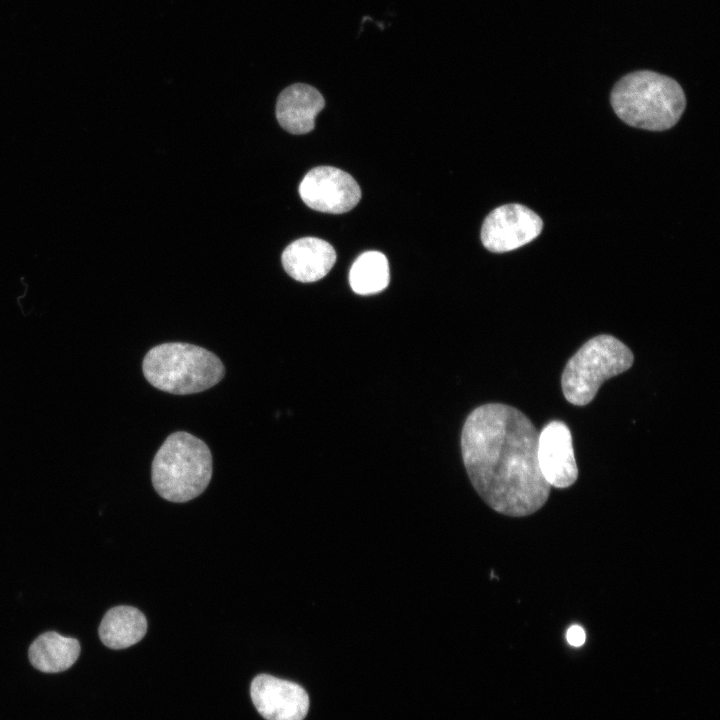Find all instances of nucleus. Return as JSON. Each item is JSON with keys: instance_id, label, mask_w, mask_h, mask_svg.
<instances>
[{"instance_id": "obj_15", "label": "nucleus", "mask_w": 720, "mask_h": 720, "mask_svg": "<svg viewBox=\"0 0 720 720\" xmlns=\"http://www.w3.org/2000/svg\"><path fill=\"white\" fill-rule=\"evenodd\" d=\"M568 643L574 647L584 644L586 635L584 629L579 625H572L566 633Z\"/></svg>"}, {"instance_id": "obj_2", "label": "nucleus", "mask_w": 720, "mask_h": 720, "mask_svg": "<svg viewBox=\"0 0 720 720\" xmlns=\"http://www.w3.org/2000/svg\"><path fill=\"white\" fill-rule=\"evenodd\" d=\"M611 104L626 124L662 131L677 123L686 100L683 89L674 79L642 70L625 75L615 84Z\"/></svg>"}, {"instance_id": "obj_4", "label": "nucleus", "mask_w": 720, "mask_h": 720, "mask_svg": "<svg viewBox=\"0 0 720 720\" xmlns=\"http://www.w3.org/2000/svg\"><path fill=\"white\" fill-rule=\"evenodd\" d=\"M147 381L159 390L187 395L207 390L224 377L221 360L205 348L171 342L150 349L143 360Z\"/></svg>"}, {"instance_id": "obj_8", "label": "nucleus", "mask_w": 720, "mask_h": 720, "mask_svg": "<svg viewBox=\"0 0 720 720\" xmlns=\"http://www.w3.org/2000/svg\"><path fill=\"white\" fill-rule=\"evenodd\" d=\"M250 694L266 720H303L309 709V697L302 686L268 674L253 679Z\"/></svg>"}, {"instance_id": "obj_11", "label": "nucleus", "mask_w": 720, "mask_h": 720, "mask_svg": "<svg viewBox=\"0 0 720 720\" xmlns=\"http://www.w3.org/2000/svg\"><path fill=\"white\" fill-rule=\"evenodd\" d=\"M324 105V98L316 88L296 83L278 96L276 118L285 131L295 135L306 134L313 130L315 117Z\"/></svg>"}, {"instance_id": "obj_5", "label": "nucleus", "mask_w": 720, "mask_h": 720, "mask_svg": "<svg viewBox=\"0 0 720 720\" xmlns=\"http://www.w3.org/2000/svg\"><path fill=\"white\" fill-rule=\"evenodd\" d=\"M631 350L611 335L589 339L568 360L561 378L566 400L577 406L591 402L603 382L633 364Z\"/></svg>"}, {"instance_id": "obj_14", "label": "nucleus", "mask_w": 720, "mask_h": 720, "mask_svg": "<svg viewBox=\"0 0 720 720\" xmlns=\"http://www.w3.org/2000/svg\"><path fill=\"white\" fill-rule=\"evenodd\" d=\"M389 280L388 260L379 251H367L358 256L349 272L350 286L360 295L375 294L384 290Z\"/></svg>"}, {"instance_id": "obj_10", "label": "nucleus", "mask_w": 720, "mask_h": 720, "mask_svg": "<svg viewBox=\"0 0 720 720\" xmlns=\"http://www.w3.org/2000/svg\"><path fill=\"white\" fill-rule=\"evenodd\" d=\"M281 261L290 277L309 283L328 274L336 261V252L325 240L304 237L293 241L284 249Z\"/></svg>"}, {"instance_id": "obj_6", "label": "nucleus", "mask_w": 720, "mask_h": 720, "mask_svg": "<svg viewBox=\"0 0 720 720\" xmlns=\"http://www.w3.org/2000/svg\"><path fill=\"white\" fill-rule=\"evenodd\" d=\"M299 195L303 202L316 211L341 214L354 208L361 190L347 172L331 166L311 169L302 179Z\"/></svg>"}, {"instance_id": "obj_12", "label": "nucleus", "mask_w": 720, "mask_h": 720, "mask_svg": "<svg viewBox=\"0 0 720 720\" xmlns=\"http://www.w3.org/2000/svg\"><path fill=\"white\" fill-rule=\"evenodd\" d=\"M146 631L147 620L144 614L127 605L108 610L98 629L102 643L112 649H124L138 643Z\"/></svg>"}, {"instance_id": "obj_13", "label": "nucleus", "mask_w": 720, "mask_h": 720, "mask_svg": "<svg viewBox=\"0 0 720 720\" xmlns=\"http://www.w3.org/2000/svg\"><path fill=\"white\" fill-rule=\"evenodd\" d=\"M29 660L38 670L56 673L70 668L78 659L80 644L75 638L49 631L37 637L29 648Z\"/></svg>"}, {"instance_id": "obj_7", "label": "nucleus", "mask_w": 720, "mask_h": 720, "mask_svg": "<svg viewBox=\"0 0 720 720\" xmlns=\"http://www.w3.org/2000/svg\"><path fill=\"white\" fill-rule=\"evenodd\" d=\"M543 222L531 209L520 204L500 206L485 218L481 229L484 247L495 253L520 248L535 239Z\"/></svg>"}, {"instance_id": "obj_1", "label": "nucleus", "mask_w": 720, "mask_h": 720, "mask_svg": "<svg viewBox=\"0 0 720 720\" xmlns=\"http://www.w3.org/2000/svg\"><path fill=\"white\" fill-rule=\"evenodd\" d=\"M539 432L518 409L488 403L474 409L461 433L464 467L475 491L494 511L524 517L541 509L551 486L537 460Z\"/></svg>"}, {"instance_id": "obj_9", "label": "nucleus", "mask_w": 720, "mask_h": 720, "mask_svg": "<svg viewBox=\"0 0 720 720\" xmlns=\"http://www.w3.org/2000/svg\"><path fill=\"white\" fill-rule=\"evenodd\" d=\"M537 460L540 471L552 487L567 488L578 477L572 436L561 421L548 423L538 436Z\"/></svg>"}, {"instance_id": "obj_3", "label": "nucleus", "mask_w": 720, "mask_h": 720, "mask_svg": "<svg viewBox=\"0 0 720 720\" xmlns=\"http://www.w3.org/2000/svg\"><path fill=\"white\" fill-rule=\"evenodd\" d=\"M152 484L171 502H187L199 496L212 477V455L194 435L178 431L167 437L152 462Z\"/></svg>"}]
</instances>
